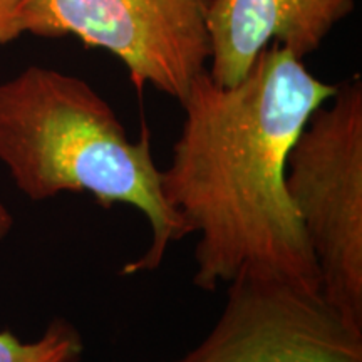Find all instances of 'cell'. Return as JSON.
Returning <instances> with one entry per match:
<instances>
[{"label": "cell", "instance_id": "cell-1", "mask_svg": "<svg viewBox=\"0 0 362 362\" xmlns=\"http://www.w3.org/2000/svg\"><path fill=\"white\" fill-rule=\"evenodd\" d=\"M337 84L274 42L235 86L205 71L181 103L185 119L161 193L185 237L198 233L194 287L214 292L242 270L320 291L319 269L296 214L285 168L292 144Z\"/></svg>", "mask_w": 362, "mask_h": 362}, {"label": "cell", "instance_id": "cell-2", "mask_svg": "<svg viewBox=\"0 0 362 362\" xmlns=\"http://www.w3.org/2000/svg\"><path fill=\"white\" fill-rule=\"evenodd\" d=\"M0 161L33 202L89 193L103 208L141 211L151 243L123 275L156 270L170 243L185 238L163 198L149 131L131 141L111 104L78 76L29 66L0 83Z\"/></svg>", "mask_w": 362, "mask_h": 362}, {"label": "cell", "instance_id": "cell-3", "mask_svg": "<svg viewBox=\"0 0 362 362\" xmlns=\"http://www.w3.org/2000/svg\"><path fill=\"white\" fill-rule=\"evenodd\" d=\"M285 187L314 253L320 293L362 327V81L337 84L292 144Z\"/></svg>", "mask_w": 362, "mask_h": 362}, {"label": "cell", "instance_id": "cell-4", "mask_svg": "<svg viewBox=\"0 0 362 362\" xmlns=\"http://www.w3.org/2000/svg\"><path fill=\"white\" fill-rule=\"evenodd\" d=\"M211 0H21L22 34L74 35L119 59L138 93L146 86L180 104L211 56Z\"/></svg>", "mask_w": 362, "mask_h": 362}, {"label": "cell", "instance_id": "cell-5", "mask_svg": "<svg viewBox=\"0 0 362 362\" xmlns=\"http://www.w3.org/2000/svg\"><path fill=\"white\" fill-rule=\"evenodd\" d=\"M168 362H362V327L319 288L242 270L208 336Z\"/></svg>", "mask_w": 362, "mask_h": 362}, {"label": "cell", "instance_id": "cell-6", "mask_svg": "<svg viewBox=\"0 0 362 362\" xmlns=\"http://www.w3.org/2000/svg\"><path fill=\"white\" fill-rule=\"evenodd\" d=\"M354 7L356 0H211L208 76L220 86L238 84L274 42L304 59Z\"/></svg>", "mask_w": 362, "mask_h": 362}, {"label": "cell", "instance_id": "cell-7", "mask_svg": "<svg viewBox=\"0 0 362 362\" xmlns=\"http://www.w3.org/2000/svg\"><path fill=\"white\" fill-rule=\"evenodd\" d=\"M84 339L74 324L54 319L37 341L24 342L8 330L0 332V362H81Z\"/></svg>", "mask_w": 362, "mask_h": 362}, {"label": "cell", "instance_id": "cell-8", "mask_svg": "<svg viewBox=\"0 0 362 362\" xmlns=\"http://www.w3.org/2000/svg\"><path fill=\"white\" fill-rule=\"evenodd\" d=\"M19 4L21 0H0V45L11 44L22 35Z\"/></svg>", "mask_w": 362, "mask_h": 362}, {"label": "cell", "instance_id": "cell-9", "mask_svg": "<svg viewBox=\"0 0 362 362\" xmlns=\"http://www.w3.org/2000/svg\"><path fill=\"white\" fill-rule=\"evenodd\" d=\"M12 226V215L8 214V210L6 206L0 203V237L6 235Z\"/></svg>", "mask_w": 362, "mask_h": 362}]
</instances>
